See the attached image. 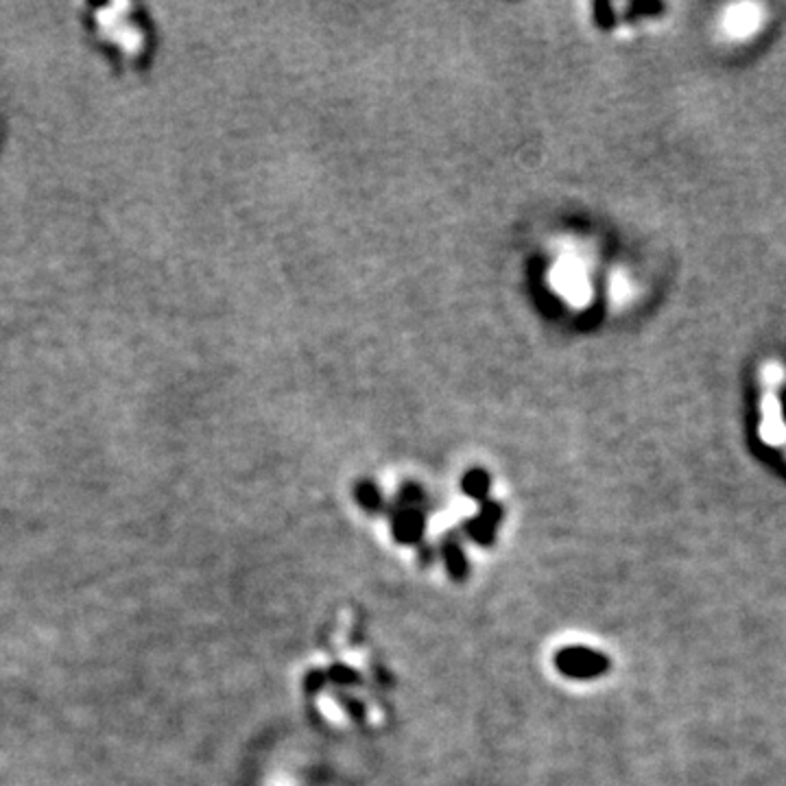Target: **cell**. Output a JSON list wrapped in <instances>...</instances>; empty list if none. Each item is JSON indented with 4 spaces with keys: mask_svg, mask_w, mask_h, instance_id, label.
<instances>
[{
    "mask_svg": "<svg viewBox=\"0 0 786 786\" xmlns=\"http://www.w3.org/2000/svg\"><path fill=\"white\" fill-rule=\"evenodd\" d=\"M786 385V367L782 361L767 359L760 362L758 387H760V422L758 437L764 446L775 448L786 458V417L780 400V391Z\"/></svg>",
    "mask_w": 786,
    "mask_h": 786,
    "instance_id": "6da1fadb",
    "label": "cell"
},
{
    "mask_svg": "<svg viewBox=\"0 0 786 786\" xmlns=\"http://www.w3.org/2000/svg\"><path fill=\"white\" fill-rule=\"evenodd\" d=\"M396 537L405 544H413L422 536V516L417 511H402L393 524Z\"/></svg>",
    "mask_w": 786,
    "mask_h": 786,
    "instance_id": "7a4b0ae2",
    "label": "cell"
},
{
    "mask_svg": "<svg viewBox=\"0 0 786 786\" xmlns=\"http://www.w3.org/2000/svg\"><path fill=\"white\" fill-rule=\"evenodd\" d=\"M562 668H566L568 673H590L594 671V664L588 653L568 651L562 655Z\"/></svg>",
    "mask_w": 786,
    "mask_h": 786,
    "instance_id": "3957f363",
    "label": "cell"
},
{
    "mask_svg": "<svg viewBox=\"0 0 786 786\" xmlns=\"http://www.w3.org/2000/svg\"><path fill=\"white\" fill-rule=\"evenodd\" d=\"M446 562H448V568H450L452 577H457V579L466 577V572H467L466 557H463V553L458 551L457 546H452V544H448L446 546Z\"/></svg>",
    "mask_w": 786,
    "mask_h": 786,
    "instance_id": "277c9868",
    "label": "cell"
},
{
    "mask_svg": "<svg viewBox=\"0 0 786 786\" xmlns=\"http://www.w3.org/2000/svg\"><path fill=\"white\" fill-rule=\"evenodd\" d=\"M485 487H487V478L483 476L481 472H475V475H470V478L466 481V490L467 493H472V496H483Z\"/></svg>",
    "mask_w": 786,
    "mask_h": 786,
    "instance_id": "5b68a950",
    "label": "cell"
},
{
    "mask_svg": "<svg viewBox=\"0 0 786 786\" xmlns=\"http://www.w3.org/2000/svg\"><path fill=\"white\" fill-rule=\"evenodd\" d=\"M361 498H362V505L370 507V509H376L378 505H380V496H378V492L374 490V487H362Z\"/></svg>",
    "mask_w": 786,
    "mask_h": 786,
    "instance_id": "8992f818",
    "label": "cell"
}]
</instances>
